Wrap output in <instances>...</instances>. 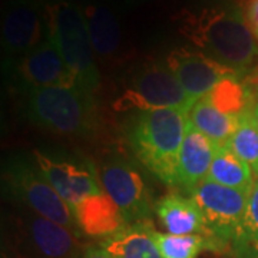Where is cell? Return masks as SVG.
Returning a JSON list of instances; mask_svg holds the SVG:
<instances>
[{"label": "cell", "instance_id": "1", "mask_svg": "<svg viewBox=\"0 0 258 258\" xmlns=\"http://www.w3.org/2000/svg\"><path fill=\"white\" fill-rule=\"evenodd\" d=\"M175 23L181 36L241 78L258 69V40L237 0H200L179 10Z\"/></svg>", "mask_w": 258, "mask_h": 258}, {"label": "cell", "instance_id": "2", "mask_svg": "<svg viewBox=\"0 0 258 258\" xmlns=\"http://www.w3.org/2000/svg\"><path fill=\"white\" fill-rule=\"evenodd\" d=\"M188 113L184 109L138 111L126 126V139L132 154L151 174L172 188H178L179 152Z\"/></svg>", "mask_w": 258, "mask_h": 258}, {"label": "cell", "instance_id": "3", "mask_svg": "<svg viewBox=\"0 0 258 258\" xmlns=\"http://www.w3.org/2000/svg\"><path fill=\"white\" fill-rule=\"evenodd\" d=\"M23 109L30 122L59 135L86 137L96 126L93 95L79 86L23 89Z\"/></svg>", "mask_w": 258, "mask_h": 258}, {"label": "cell", "instance_id": "4", "mask_svg": "<svg viewBox=\"0 0 258 258\" xmlns=\"http://www.w3.org/2000/svg\"><path fill=\"white\" fill-rule=\"evenodd\" d=\"M46 25L47 36L57 47L79 88L93 95L101 83V75L95 62L82 6L68 0L49 3L46 5Z\"/></svg>", "mask_w": 258, "mask_h": 258}, {"label": "cell", "instance_id": "5", "mask_svg": "<svg viewBox=\"0 0 258 258\" xmlns=\"http://www.w3.org/2000/svg\"><path fill=\"white\" fill-rule=\"evenodd\" d=\"M195 99L188 96L168 66L161 62L141 64L134 74L128 89L113 103L118 112L151 109L191 111Z\"/></svg>", "mask_w": 258, "mask_h": 258}, {"label": "cell", "instance_id": "6", "mask_svg": "<svg viewBox=\"0 0 258 258\" xmlns=\"http://www.w3.org/2000/svg\"><path fill=\"white\" fill-rule=\"evenodd\" d=\"M5 184L8 192L16 198L29 211L57 222L75 234L81 235L75 221L72 208L40 174L36 164L22 159L10 162L5 171Z\"/></svg>", "mask_w": 258, "mask_h": 258}, {"label": "cell", "instance_id": "7", "mask_svg": "<svg viewBox=\"0 0 258 258\" xmlns=\"http://www.w3.org/2000/svg\"><path fill=\"white\" fill-rule=\"evenodd\" d=\"M203 211L210 249H230L234 232L240 225L248 203V194L204 179L191 194Z\"/></svg>", "mask_w": 258, "mask_h": 258}, {"label": "cell", "instance_id": "8", "mask_svg": "<svg viewBox=\"0 0 258 258\" xmlns=\"http://www.w3.org/2000/svg\"><path fill=\"white\" fill-rule=\"evenodd\" d=\"M47 37L46 5L40 0H9L2 15L3 69L13 66Z\"/></svg>", "mask_w": 258, "mask_h": 258}, {"label": "cell", "instance_id": "9", "mask_svg": "<svg viewBox=\"0 0 258 258\" xmlns=\"http://www.w3.org/2000/svg\"><path fill=\"white\" fill-rule=\"evenodd\" d=\"M35 164L60 198L72 208L82 200L103 192L92 162L83 158L35 151Z\"/></svg>", "mask_w": 258, "mask_h": 258}, {"label": "cell", "instance_id": "10", "mask_svg": "<svg viewBox=\"0 0 258 258\" xmlns=\"http://www.w3.org/2000/svg\"><path fill=\"white\" fill-rule=\"evenodd\" d=\"M102 188L118 205L128 224L151 221L155 203L139 171L123 158H112L101 169Z\"/></svg>", "mask_w": 258, "mask_h": 258}, {"label": "cell", "instance_id": "11", "mask_svg": "<svg viewBox=\"0 0 258 258\" xmlns=\"http://www.w3.org/2000/svg\"><path fill=\"white\" fill-rule=\"evenodd\" d=\"M79 237L30 211L19 218V245L25 258H81Z\"/></svg>", "mask_w": 258, "mask_h": 258}, {"label": "cell", "instance_id": "12", "mask_svg": "<svg viewBox=\"0 0 258 258\" xmlns=\"http://www.w3.org/2000/svg\"><path fill=\"white\" fill-rule=\"evenodd\" d=\"M165 64L174 74L188 96L198 101L207 96L227 76H240L235 71L217 62L201 50L178 47L166 56Z\"/></svg>", "mask_w": 258, "mask_h": 258}, {"label": "cell", "instance_id": "13", "mask_svg": "<svg viewBox=\"0 0 258 258\" xmlns=\"http://www.w3.org/2000/svg\"><path fill=\"white\" fill-rule=\"evenodd\" d=\"M22 89L49 86H79L55 43L47 36L10 71Z\"/></svg>", "mask_w": 258, "mask_h": 258}, {"label": "cell", "instance_id": "14", "mask_svg": "<svg viewBox=\"0 0 258 258\" xmlns=\"http://www.w3.org/2000/svg\"><path fill=\"white\" fill-rule=\"evenodd\" d=\"M95 56L102 63H116L123 50V32L118 12L106 0L82 6Z\"/></svg>", "mask_w": 258, "mask_h": 258}, {"label": "cell", "instance_id": "15", "mask_svg": "<svg viewBox=\"0 0 258 258\" xmlns=\"http://www.w3.org/2000/svg\"><path fill=\"white\" fill-rule=\"evenodd\" d=\"M218 147L220 145L217 142L198 131L188 119L184 142L179 152L178 188L191 197L194 189L204 179H207Z\"/></svg>", "mask_w": 258, "mask_h": 258}, {"label": "cell", "instance_id": "16", "mask_svg": "<svg viewBox=\"0 0 258 258\" xmlns=\"http://www.w3.org/2000/svg\"><path fill=\"white\" fill-rule=\"evenodd\" d=\"M75 221L86 237L108 238L123 230L128 222L108 194L91 195L72 207Z\"/></svg>", "mask_w": 258, "mask_h": 258}, {"label": "cell", "instance_id": "17", "mask_svg": "<svg viewBox=\"0 0 258 258\" xmlns=\"http://www.w3.org/2000/svg\"><path fill=\"white\" fill-rule=\"evenodd\" d=\"M155 214L168 234L207 237V224L203 211L192 197L169 192L155 203Z\"/></svg>", "mask_w": 258, "mask_h": 258}, {"label": "cell", "instance_id": "18", "mask_svg": "<svg viewBox=\"0 0 258 258\" xmlns=\"http://www.w3.org/2000/svg\"><path fill=\"white\" fill-rule=\"evenodd\" d=\"M154 231L151 221L128 224L115 235L102 240L99 245L113 258H162Z\"/></svg>", "mask_w": 258, "mask_h": 258}, {"label": "cell", "instance_id": "19", "mask_svg": "<svg viewBox=\"0 0 258 258\" xmlns=\"http://www.w3.org/2000/svg\"><path fill=\"white\" fill-rule=\"evenodd\" d=\"M205 98L215 109L235 119H240L242 115L251 111L255 102L252 101L254 93L247 79L235 75L220 81Z\"/></svg>", "mask_w": 258, "mask_h": 258}, {"label": "cell", "instance_id": "20", "mask_svg": "<svg viewBox=\"0 0 258 258\" xmlns=\"http://www.w3.org/2000/svg\"><path fill=\"white\" fill-rule=\"evenodd\" d=\"M207 179L217 184L249 194L255 182L252 169L225 144L218 147Z\"/></svg>", "mask_w": 258, "mask_h": 258}, {"label": "cell", "instance_id": "21", "mask_svg": "<svg viewBox=\"0 0 258 258\" xmlns=\"http://www.w3.org/2000/svg\"><path fill=\"white\" fill-rule=\"evenodd\" d=\"M188 119L195 128L210 137L220 147L230 141L238 126V119L227 116L215 109L205 96L194 103L188 113Z\"/></svg>", "mask_w": 258, "mask_h": 258}, {"label": "cell", "instance_id": "22", "mask_svg": "<svg viewBox=\"0 0 258 258\" xmlns=\"http://www.w3.org/2000/svg\"><path fill=\"white\" fill-rule=\"evenodd\" d=\"M230 251L235 258H254L258 251V178L248 194V203L234 232Z\"/></svg>", "mask_w": 258, "mask_h": 258}, {"label": "cell", "instance_id": "23", "mask_svg": "<svg viewBox=\"0 0 258 258\" xmlns=\"http://www.w3.org/2000/svg\"><path fill=\"white\" fill-rule=\"evenodd\" d=\"M227 145L248 164L252 174L258 178V126L252 118V112H247L238 119V126Z\"/></svg>", "mask_w": 258, "mask_h": 258}, {"label": "cell", "instance_id": "24", "mask_svg": "<svg viewBox=\"0 0 258 258\" xmlns=\"http://www.w3.org/2000/svg\"><path fill=\"white\" fill-rule=\"evenodd\" d=\"M154 240L162 258H197L203 249H210L208 240L200 235H174L154 231Z\"/></svg>", "mask_w": 258, "mask_h": 258}, {"label": "cell", "instance_id": "25", "mask_svg": "<svg viewBox=\"0 0 258 258\" xmlns=\"http://www.w3.org/2000/svg\"><path fill=\"white\" fill-rule=\"evenodd\" d=\"M244 13L251 32L258 40V0H251L244 6Z\"/></svg>", "mask_w": 258, "mask_h": 258}, {"label": "cell", "instance_id": "26", "mask_svg": "<svg viewBox=\"0 0 258 258\" xmlns=\"http://www.w3.org/2000/svg\"><path fill=\"white\" fill-rule=\"evenodd\" d=\"M81 258H113V257H112L109 252H106V251L99 245V247H86V248H83V252H82V255H81Z\"/></svg>", "mask_w": 258, "mask_h": 258}, {"label": "cell", "instance_id": "27", "mask_svg": "<svg viewBox=\"0 0 258 258\" xmlns=\"http://www.w3.org/2000/svg\"><path fill=\"white\" fill-rule=\"evenodd\" d=\"M245 79H249V88H251V91H252V93L255 95L258 98V69L252 74V76H249V78H245Z\"/></svg>", "mask_w": 258, "mask_h": 258}, {"label": "cell", "instance_id": "28", "mask_svg": "<svg viewBox=\"0 0 258 258\" xmlns=\"http://www.w3.org/2000/svg\"><path fill=\"white\" fill-rule=\"evenodd\" d=\"M123 5L126 6H135V5H142V3H149V2H155V0H120Z\"/></svg>", "mask_w": 258, "mask_h": 258}, {"label": "cell", "instance_id": "29", "mask_svg": "<svg viewBox=\"0 0 258 258\" xmlns=\"http://www.w3.org/2000/svg\"><path fill=\"white\" fill-rule=\"evenodd\" d=\"M251 112H252V118H254V120H255V123H257V126H258V99L254 102Z\"/></svg>", "mask_w": 258, "mask_h": 258}, {"label": "cell", "instance_id": "30", "mask_svg": "<svg viewBox=\"0 0 258 258\" xmlns=\"http://www.w3.org/2000/svg\"><path fill=\"white\" fill-rule=\"evenodd\" d=\"M68 2H72L75 5H79V6H83V5H88L91 2H95V0H68Z\"/></svg>", "mask_w": 258, "mask_h": 258}, {"label": "cell", "instance_id": "31", "mask_svg": "<svg viewBox=\"0 0 258 258\" xmlns=\"http://www.w3.org/2000/svg\"><path fill=\"white\" fill-rule=\"evenodd\" d=\"M237 2H238V3H240L241 6H245V5H247V3H248V2H251V0H237Z\"/></svg>", "mask_w": 258, "mask_h": 258}, {"label": "cell", "instance_id": "32", "mask_svg": "<svg viewBox=\"0 0 258 258\" xmlns=\"http://www.w3.org/2000/svg\"><path fill=\"white\" fill-rule=\"evenodd\" d=\"M2 258H12V257H9V255H6V254H3V257Z\"/></svg>", "mask_w": 258, "mask_h": 258}, {"label": "cell", "instance_id": "33", "mask_svg": "<svg viewBox=\"0 0 258 258\" xmlns=\"http://www.w3.org/2000/svg\"><path fill=\"white\" fill-rule=\"evenodd\" d=\"M8 2H9V0H3V3H8Z\"/></svg>", "mask_w": 258, "mask_h": 258}, {"label": "cell", "instance_id": "34", "mask_svg": "<svg viewBox=\"0 0 258 258\" xmlns=\"http://www.w3.org/2000/svg\"><path fill=\"white\" fill-rule=\"evenodd\" d=\"M254 258H258V251H257V254H255V257H254Z\"/></svg>", "mask_w": 258, "mask_h": 258}]
</instances>
